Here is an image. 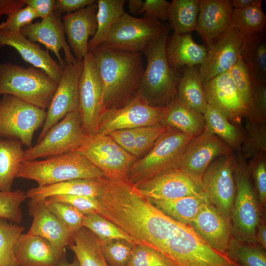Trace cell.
Returning a JSON list of instances; mask_svg holds the SVG:
<instances>
[{
    "label": "cell",
    "instance_id": "d590c367",
    "mask_svg": "<svg viewBox=\"0 0 266 266\" xmlns=\"http://www.w3.org/2000/svg\"><path fill=\"white\" fill-rule=\"evenodd\" d=\"M200 0H173L170 2L168 19L174 33L196 31Z\"/></svg>",
    "mask_w": 266,
    "mask_h": 266
},
{
    "label": "cell",
    "instance_id": "74e56055",
    "mask_svg": "<svg viewBox=\"0 0 266 266\" xmlns=\"http://www.w3.org/2000/svg\"><path fill=\"white\" fill-rule=\"evenodd\" d=\"M24 230V227L19 224L0 219V266H21L15 249Z\"/></svg>",
    "mask_w": 266,
    "mask_h": 266
},
{
    "label": "cell",
    "instance_id": "f35d334b",
    "mask_svg": "<svg viewBox=\"0 0 266 266\" xmlns=\"http://www.w3.org/2000/svg\"><path fill=\"white\" fill-rule=\"evenodd\" d=\"M83 227L91 231L100 240L124 239L141 244L119 227L99 214L85 215Z\"/></svg>",
    "mask_w": 266,
    "mask_h": 266
},
{
    "label": "cell",
    "instance_id": "c3c4849f",
    "mask_svg": "<svg viewBox=\"0 0 266 266\" xmlns=\"http://www.w3.org/2000/svg\"><path fill=\"white\" fill-rule=\"evenodd\" d=\"M169 128L160 123L140 128L135 139L133 155L136 158L151 148L158 138Z\"/></svg>",
    "mask_w": 266,
    "mask_h": 266
},
{
    "label": "cell",
    "instance_id": "8fae6325",
    "mask_svg": "<svg viewBox=\"0 0 266 266\" xmlns=\"http://www.w3.org/2000/svg\"><path fill=\"white\" fill-rule=\"evenodd\" d=\"M233 153L216 158L202 175L203 189L210 202L231 220L235 197Z\"/></svg>",
    "mask_w": 266,
    "mask_h": 266
},
{
    "label": "cell",
    "instance_id": "cb8c5ba5",
    "mask_svg": "<svg viewBox=\"0 0 266 266\" xmlns=\"http://www.w3.org/2000/svg\"><path fill=\"white\" fill-rule=\"evenodd\" d=\"M4 46L13 48L25 62L43 70L59 83L64 69L52 58L47 50L30 41L21 33L0 29V49Z\"/></svg>",
    "mask_w": 266,
    "mask_h": 266
},
{
    "label": "cell",
    "instance_id": "94428289",
    "mask_svg": "<svg viewBox=\"0 0 266 266\" xmlns=\"http://www.w3.org/2000/svg\"><path fill=\"white\" fill-rule=\"evenodd\" d=\"M256 241H258L263 248L266 247V227L263 224L260 225L258 227V231L256 233Z\"/></svg>",
    "mask_w": 266,
    "mask_h": 266
},
{
    "label": "cell",
    "instance_id": "db71d44e",
    "mask_svg": "<svg viewBox=\"0 0 266 266\" xmlns=\"http://www.w3.org/2000/svg\"><path fill=\"white\" fill-rule=\"evenodd\" d=\"M139 128L116 130L107 135L123 149L133 155L135 139Z\"/></svg>",
    "mask_w": 266,
    "mask_h": 266
},
{
    "label": "cell",
    "instance_id": "3957f363",
    "mask_svg": "<svg viewBox=\"0 0 266 266\" xmlns=\"http://www.w3.org/2000/svg\"><path fill=\"white\" fill-rule=\"evenodd\" d=\"M102 172L77 151L44 160L23 161L16 178L33 180L41 187L75 179H101Z\"/></svg>",
    "mask_w": 266,
    "mask_h": 266
},
{
    "label": "cell",
    "instance_id": "b9f144b4",
    "mask_svg": "<svg viewBox=\"0 0 266 266\" xmlns=\"http://www.w3.org/2000/svg\"><path fill=\"white\" fill-rule=\"evenodd\" d=\"M227 253L243 266H266L265 252L254 244L232 238Z\"/></svg>",
    "mask_w": 266,
    "mask_h": 266
},
{
    "label": "cell",
    "instance_id": "8d00e7d4",
    "mask_svg": "<svg viewBox=\"0 0 266 266\" xmlns=\"http://www.w3.org/2000/svg\"><path fill=\"white\" fill-rule=\"evenodd\" d=\"M263 1L246 8L233 9L232 26L244 37L265 31L266 16L262 7Z\"/></svg>",
    "mask_w": 266,
    "mask_h": 266
},
{
    "label": "cell",
    "instance_id": "11a10c76",
    "mask_svg": "<svg viewBox=\"0 0 266 266\" xmlns=\"http://www.w3.org/2000/svg\"><path fill=\"white\" fill-rule=\"evenodd\" d=\"M95 0H55L54 11L61 15L75 12L91 5Z\"/></svg>",
    "mask_w": 266,
    "mask_h": 266
},
{
    "label": "cell",
    "instance_id": "ac0fdd59",
    "mask_svg": "<svg viewBox=\"0 0 266 266\" xmlns=\"http://www.w3.org/2000/svg\"><path fill=\"white\" fill-rule=\"evenodd\" d=\"M244 36L233 26L219 36L208 48L199 66L203 83L228 71L240 57Z\"/></svg>",
    "mask_w": 266,
    "mask_h": 266
},
{
    "label": "cell",
    "instance_id": "4dcf8cb0",
    "mask_svg": "<svg viewBox=\"0 0 266 266\" xmlns=\"http://www.w3.org/2000/svg\"><path fill=\"white\" fill-rule=\"evenodd\" d=\"M69 246L80 266H109L101 250L98 238L87 228L82 227L73 233Z\"/></svg>",
    "mask_w": 266,
    "mask_h": 266
},
{
    "label": "cell",
    "instance_id": "83f0119b",
    "mask_svg": "<svg viewBox=\"0 0 266 266\" xmlns=\"http://www.w3.org/2000/svg\"><path fill=\"white\" fill-rule=\"evenodd\" d=\"M101 179H75L41 187L37 186L29 189L26 193V195L27 198L37 200H43L47 198L58 195L97 197Z\"/></svg>",
    "mask_w": 266,
    "mask_h": 266
},
{
    "label": "cell",
    "instance_id": "6da1fadb",
    "mask_svg": "<svg viewBox=\"0 0 266 266\" xmlns=\"http://www.w3.org/2000/svg\"><path fill=\"white\" fill-rule=\"evenodd\" d=\"M91 52L102 81L103 110L129 103L138 94L144 73L142 54L102 45Z\"/></svg>",
    "mask_w": 266,
    "mask_h": 266
},
{
    "label": "cell",
    "instance_id": "e0dca14e",
    "mask_svg": "<svg viewBox=\"0 0 266 266\" xmlns=\"http://www.w3.org/2000/svg\"><path fill=\"white\" fill-rule=\"evenodd\" d=\"M20 33L30 41L42 44L53 52L63 69L66 64L77 60L66 41L62 15L54 11L40 21L27 25Z\"/></svg>",
    "mask_w": 266,
    "mask_h": 266
},
{
    "label": "cell",
    "instance_id": "484cf974",
    "mask_svg": "<svg viewBox=\"0 0 266 266\" xmlns=\"http://www.w3.org/2000/svg\"><path fill=\"white\" fill-rule=\"evenodd\" d=\"M208 49L193 40L191 33H173L168 37L166 52L169 66L178 70L186 66H200L204 61Z\"/></svg>",
    "mask_w": 266,
    "mask_h": 266
},
{
    "label": "cell",
    "instance_id": "f5cc1de1",
    "mask_svg": "<svg viewBox=\"0 0 266 266\" xmlns=\"http://www.w3.org/2000/svg\"><path fill=\"white\" fill-rule=\"evenodd\" d=\"M170 2L166 0H143L144 17L166 20L168 18Z\"/></svg>",
    "mask_w": 266,
    "mask_h": 266
},
{
    "label": "cell",
    "instance_id": "ab89813d",
    "mask_svg": "<svg viewBox=\"0 0 266 266\" xmlns=\"http://www.w3.org/2000/svg\"><path fill=\"white\" fill-rule=\"evenodd\" d=\"M243 157L252 159L266 153V125L247 120L241 144Z\"/></svg>",
    "mask_w": 266,
    "mask_h": 266
},
{
    "label": "cell",
    "instance_id": "4316f807",
    "mask_svg": "<svg viewBox=\"0 0 266 266\" xmlns=\"http://www.w3.org/2000/svg\"><path fill=\"white\" fill-rule=\"evenodd\" d=\"M160 123L193 137L205 129L203 114L187 106L177 95L164 108Z\"/></svg>",
    "mask_w": 266,
    "mask_h": 266
},
{
    "label": "cell",
    "instance_id": "816d5d0a",
    "mask_svg": "<svg viewBox=\"0 0 266 266\" xmlns=\"http://www.w3.org/2000/svg\"><path fill=\"white\" fill-rule=\"evenodd\" d=\"M266 153H262L251 159L248 166L249 170L253 171L259 200L262 204L266 200Z\"/></svg>",
    "mask_w": 266,
    "mask_h": 266
},
{
    "label": "cell",
    "instance_id": "52a82bcc",
    "mask_svg": "<svg viewBox=\"0 0 266 266\" xmlns=\"http://www.w3.org/2000/svg\"><path fill=\"white\" fill-rule=\"evenodd\" d=\"M46 111L16 97L4 95L0 99V137L19 140L32 147L33 135L42 127Z\"/></svg>",
    "mask_w": 266,
    "mask_h": 266
},
{
    "label": "cell",
    "instance_id": "91938a15",
    "mask_svg": "<svg viewBox=\"0 0 266 266\" xmlns=\"http://www.w3.org/2000/svg\"><path fill=\"white\" fill-rule=\"evenodd\" d=\"M143 3L142 0H130L128 6L130 12L134 15L143 13Z\"/></svg>",
    "mask_w": 266,
    "mask_h": 266
},
{
    "label": "cell",
    "instance_id": "44dd1931",
    "mask_svg": "<svg viewBox=\"0 0 266 266\" xmlns=\"http://www.w3.org/2000/svg\"><path fill=\"white\" fill-rule=\"evenodd\" d=\"M96 1L75 12L64 14L62 20L67 42L75 58L83 61L89 53V37L97 31Z\"/></svg>",
    "mask_w": 266,
    "mask_h": 266
},
{
    "label": "cell",
    "instance_id": "f546056e",
    "mask_svg": "<svg viewBox=\"0 0 266 266\" xmlns=\"http://www.w3.org/2000/svg\"><path fill=\"white\" fill-rule=\"evenodd\" d=\"M199 66L183 67L177 90V96L187 106L203 114L207 102Z\"/></svg>",
    "mask_w": 266,
    "mask_h": 266
},
{
    "label": "cell",
    "instance_id": "1f68e13d",
    "mask_svg": "<svg viewBox=\"0 0 266 266\" xmlns=\"http://www.w3.org/2000/svg\"><path fill=\"white\" fill-rule=\"evenodd\" d=\"M22 144L18 140L0 138V191H11L21 162Z\"/></svg>",
    "mask_w": 266,
    "mask_h": 266
},
{
    "label": "cell",
    "instance_id": "ffe728a7",
    "mask_svg": "<svg viewBox=\"0 0 266 266\" xmlns=\"http://www.w3.org/2000/svg\"><path fill=\"white\" fill-rule=\"evenodd\" d=\"M211 247L227 253L233 238L231 220L207 200L190 224Z\"/></svg>",
    "mask_w": 266,
    "mask_h": 266
},
{
    "label": "cell",
    "instance_id": "5bb4252c",
    "mask_svg": "<svg viewBox=\"0 0 266 266\" xmlns=\"http://www.w3.org/2000/svg\"><path fill=\"white\" fill-rule=\"evenodd\" d=\"M164 108L149 105L137 94L123 107L103 110L96 133L107 135L116 130L141 128L159 123Z\"/></svg>",
    "mask_w": 266,
    "mask_h": 266
},
{
    "label": "cell",
    "instance_id": "6f0895ef",
    "mask_svg": "<svg viewBox=\"0 0 266 266\" xmlns=\"http://www.w3.org/2000/svg\"><path fill=\"white\" fill-rule=\"evenodd\" d=\"M26 5L25 0H0V18L14 13Z\"/></svg>",
    "mask_w": 266,
    "mask_h": 266
},
{
    "label": "cell",
    "instance_id": "4fadbf2b",
    "mask_svg": "<svg viewBox=\"0 0 266 266\" xmlns=\"http://www.w3.org/2000/svg\"><path fill=\"white\" fill-rule=\"evenodd\" d=\"M133 185L141 194L150 199L172 200L207 196L201 181L179 168L169 169Z\"/></svg>",
    "mask_w": 266,
    "mask_h": 266
},
{
    "label": "cell",
    "instance_id": "d6986e66",
    "mask_svg": "<svg viewBox=\"0 0 266 266\" xmlns=\"http://www.w3.org/2000/svg\"><path fill=\"white\" fill-rule=\"evenodd\" d=\"M207 103L222 113L233 125L239 126L247 108L235 87L229 70L203 84Z\"/></svg>",
    "mask_w": 266,
    "mask_h": 266
},
{
    "label": "cell",
    "instance_id": "60d3db41",
    "mask_svg": "<svg viewBox=\"0 0 266 266\" xmlns=\"http://www.w3.org/2000/svg\"><path fill=\"white\" fill-rule=\"evenodd\" d=\"M99 240L102 254L109 266H127L137 244L124 239Z\"/></svg>",
    "mask_w": 266,
    "mask_h": 266
},
{
    "label": "cell",
    "instance_id": "9c48e42d",
    "mask_svg": "<svg viewBox=\"0 0 266 266\" xmlns=\"http://www.w3.org/2000/svg\"><path fill=\"white\" fill-rule=\"evenodd\" d=\"M77 151L110 180H127L129 169L136 160L135 157L123 149L109 135L98 133L89 135Z\"/></svg>",
    "mask_w": 266,
    "mask_h": 266
},
{
    "label": "cell",
    "instance_id": "681fc988",
    "mask_svg": "<svg viewBox=\"0 0 266 266\" xmlns=\"http://www.w3.org/2000/svg\"><path fill=\"white\" fill-rule=\"evenodd\" d=\"M48 202L58 201L69 204L85 215L99 214V202L97 197L70 195H58L44 200Z\"/></svg>",
    "mask_w": 266,
    "mask_h": 266
},
{
    "label": "cell",
    "instance_id": "30bf717a",
    "mask_svg": "<svg viewBox=\"0 0 266 266\" xmlns=\"http://www.w3.org/2000/svg\"><path fill=\"white\" fill-rule=\"evenodd\" d=\"M167 27L160 20L136 18L125 12L100 45L121 51L142 52Z\"/></svg>",
    "mask_w": 266,
    "mask_h": 266
},
{
    "label": "cell",
    "instance_id": "836d02e7",
    "mask_svg": "<svg viewBox=\"0 0 266 266\" xmlns=\"http://www.w3.org/2000/svg\"><path fill=\"white\" fill-rule=\"evenodd\" d=\"M148 200L168 216L179 222L189 225L198 214L201 204L209 200L207 196H190L172 200Z\"/></svg>",
    "mask_w": 266,
    "mask_h": 266
},
{
    "label": "cell",
    "instance_id": "7dc6e473",
    "mask_svg": "<svg viewBox=\"0 0 266 266\" xmlns=\"http://www.w3.org/2000/svg\"><path fill=\"white\" fill-rule=\"evenodd\" d=\"M246 118L257 123L266 122V85L252 80V99Z\"/></svg>",
    "mask_w": 266,
    "mask_h": 266
},
{
    "label": "cell",
    "instance_id": "6125c7cd",
    "mask_svg": "<svg viewBox=\"0 0 266 266\" xmlns=\"http://www.w3.org/2000/svg\"><path fill=\"white\" fill-rule=\"evenodd\" d=\"M58 266H80V265L75 257L74 260L71 263H68L66 258Z\"/></svg>",
    "mask_w": 266,
    "mask_h": 266
},
{
    "label": "cell",
    "instance_id": "7a4b0ae2",
    "mask_svg": "<svg viewBox=\"0 0 266 266\" xmlns=\"http://www.w3.org/2000/svg\"><path fill=\"white\" fill-rule=\"evenodd\" d=\"M168 27L152 42L142 53L147 59L138 94L149 105L164 108L177 94L181 76L178 70L172 68L166 56V46Z\"/></svg>",
    "mask_w": 266,
    "mask_h": 266
},
{
    "label": "cell",
    "instance_id": "ba28073f",
    "mask_svg": "<svg viewBox=\"0 0 266 266\" xmlns=\"http://www.w3.org/2000/svg\"><path fill=\"white\" fill-rule=\"evenodd\" d=\"M79 111L67 114L36 145L24 151L23 161H33L77 151L86 141Z\"/></svg>",
    "mask_w": 266,
    "mask_h": 266
},
{
    "label": "cell",
    "instance_id": "7bdbcfd3",
    "mask_svg": "<svg viewBox=\"0 0 266 266\" xmlns=\"http://www.w3.org/2000/svg\"><path fill=\"white\" fill-rule=\"evenodd\" d=\"M27 198L22 190L0 191V219L19 224L22 220L21 204Z\"/></svg>",
    "mask_w": 266,
    "mask_h": 266
},
{
    "label": "cell",
    "instance_id": "7402d4cb",
    "mask_svg": "<svg viewBox=\"0 0 266 266\" xmlns=\"http://www.w3.org/2000/svg\"><path fill=\"white\" fill-rule=\"evenodd\" d=\"M233 10L229 0H200L196 31L207 49L233 26Z\"/></svg>",
    "mask_w": 266,
    "mask_h": 266
},
{
    "label": "cell",
    "instance_id": "7c38bea8",
    "mask_svg": "<svg viewBox=\"0 0 266 266\" xmlns=\"http://www.w3.org/2000/svg\"><path fill=\"white\" fill-rule=\"evenodd\" d=\"M79 101L83 128L87 135L94 134L103 110V87L96 62L91 52L83 59L79 80Z\"/></svg>",
    "mask_w": 266,
    "mask_h": 266
},
{
    "label": "cell",
    "instance_id": "680465c9",
    "mask_svg": "<svg viewBox=\"0 0 266 266\" xmlns=\"http://www.w3.org/2000/svg\"><path fill=\"white\" fill-rule=\"evenodd\" d=\"M261 0H231L230 2L233 9H239L251 6Z\"/></svg>",
    "mask_w": 266,
    "mask_h": 266
},
{
    "label": "cell",
    "instance_id": "2e32d148",
    "mask_svg": "<svg viewBox=\"0 0 266 266\" xmlns=\"http://www.w3.org/2000/svg\"><path fill=\"white\" fill-rule=\"evenodd\" d=\"M232 153V149L225 141L204 129L189 142L177 168L201 181L204 172L216 158Z\"/></svg>",
    "mask_w": 266,
    "mask_h": 266
},
{
    "label": "cell",
    "instance_id": "8992f818",
    "mask_svg": "<svg viewBox=\"0 0 266 266\" xmlns=\"http://www.w3.org/2000/svg\"><path fill=\"white\" fill-rule=\"evenodd\" d=\"M233 172L235 197L231 217L232 234L238 241L253 244L257 241L259 207L250 180L248 165L241 153L234 156Z\"/></svg>",
    "mask_w": 266,
    "mask_h": 266
},
{
    "label": "cell",
    "instance_id": "d4e9b609",
    "mask_svg": "<svg viewBox=\"0 0 266 266\" xmlns=\"http://www.w3.org/2000/svg\"><path fill=\"white\" fill-rule=\"evenodd\" d=\"M15 253L21 266H58L66 259L65 249L57 248L45 239L28 233L20 236Z\"/></svg>",
    "mask_w": 266,
    "mask_h": 266
},
{
    "label": "cell",
    "instance_id": "9f6ffc18",
    "mask_svg": "<svg viewBox=\"0 0 266 266\" xmlns=\"http://www.w3.org/2000/svg\"><path fill=\"white\" fill-rule=\"evenodd\" d=\"M55 0H25L26 5L31 7L37 18L48 17L54 11ZM25 5V6H26Z\"/></svg>",
    "mask_w": 266,
    "mask_h": 266
},
{
    "label": "cell",
    "instance_id": "f6af8a7d",
    "mask_svg": "<svg viewBox=\"0 0 266 266\" xmlns=\"http://www.w3.org/2000/svg\"><path fill=\"white\" fill-rule=\"evenodd\" d=\"M127 266H175L166 256L145 244H136Z\"/></svg>",
    "mask_w": 266,
    "mask_h": 266
},
{
    "label": "cell",
    "instance_id": "f1b7e54d",
    "mask_svg": "<svg viewBox=\"0 0 266 266\" xmlns=\"http://www.w3.org/2000/svg\"><path fill=\"white\" fill-rule=\"evenodd\" d=\"M240 56L252 80L266 85V34L263 32L245 36Z\"/></svg>",
    "mask_w": 266,
    "mask_h": 266
},
{
    "label": "cell",
    "instance_id": "bcb514c9",
    "mask_svg": "<svg viewBox=\"0 0 266 266\" xmlns=\"http://www.w3.org/2000/svg\"><path fill=\"white\" fill-rule=\"evenodd\" d=\"M229 71L231 78L248 110L252 99V79L241 56Z\"/></svg>",
    "mask_w": 266,
    "mask_h": 266
},
{
    "label": "cell",
    "instance_id": "d6a6232c",
    "mask_svg": "<svg viewBox=\"0 0 266 266\" xmlns=\"http://www.w3.org/2000/svg\"><path fill=\"white\" fill-rule=\"evenodd\" d=\"M125 0H97V29L95 34L89 41L88 50L91 52L104 42L111 29L125 12Z\"/></svg>",
    "mask_w": 266,
    "mask_h": 266
},
{
    "label": "cell",
    "instance_id": "277c9868",
    "mask_svg": "<svg viewBox=\"0 0 266 266\" xmlns=\"http://www.w3.org/2000/svg\"><path fill=\"white\" fill-rule=\"evenodd\" d=\"M58 83L43 70L10 62L0 63V95L16 97L34 106L48 108Z\"/></svg>",
    "mask_w": 266,
    "mask_h": 266
},
{
    "label": "cell",
    "instance_id": "9a60e30c",
    "mask_svg": "<svg viewBox=\"0 0 266 266\" xmlns=\"http://www.w3.org/2000/svg\"><path fill=\"white\" fill-rule=\"evenodd\" d=\"M83 67V60L66 64L56 92L46 111L39 142L48 131L68 113L79 111V80Z\"/></svg>",
    "mask_w": 266,
    "mask_h": 266
},
{
    "label": "cell",
    "instance_id": "ee69618b",
    "mask_svg": "<svg viewBox=\"0 0 266 266\" xmlns=\"http://www.w3.org/2000/svg\"><path fill=\"white\" fill-rule=\"evenodd\" d=\"M44 201L48 208L72 233L83 227L85 215L73 206L62 202Z\"/></svg>",
    "mask_w": 266,
    "mask_h": 266
},
{
    "label": "cell",
    "instance_id": "5b68a950",
    "mask_svg": "<svg viewBox=\"0 0 266 266\" xmlns=\"http://www.w3.org/2000/svg\"><path fill=\"white\" fill-rule=\"evenodd\" d=\"M193 137L169 127L158 138L145 156L133 163L127 180L135 185L177 168L185 149Z\"/></svg>",
    "mask_w": 266,
    "mask_h": 266
},
{
    "label": "cell",
    "instance_id": "f907efd6",
    "mask_svg": "<svg viewBox=\"0 0 266 266\" xmlns=\"http://www.w3.org/2000/svg\"><path fill=\"white\" fill-rule=\"evenodd\" d=\"M37 18L35 11L26 5L7 16L6 20L0 24V29L20 33L21 30Z\"/></svg>",
    "mask_w": 266,
    "mask_h": 266
},
{
    "label": "cell",
    "instance_id": "603a6c76",
    "mask_svg": "<svg viewBox=\"0 0 266 266\" xmlns=\"http://www.w3.org/2000/svg\"><path fill=\"white\" fill-rule=\"evenodd\" d=\"M28 206L33 220L28 233L40 236L58 248L71 245L73 233L48 208L44 200H30Z\"/></svg>",
    "mask_w": 266,
    "mask_h": 266
},
{
    "label": "cell",
    "instance_id": "e575fe53",
    "mask_svg": "<svg viewBox=\"0 0 266 266\" xmlns=\"http://www.w3.org/2000/svg\"><path fill=\"white\" fill-rule=\"evenodd\" d=\"M205 130L225 141L232 149H240L243 133L219 110L207 103L203 114Z\"/></svg>",
    "mask_w": 266,
    "mask_h": 266
}]
</instances>
